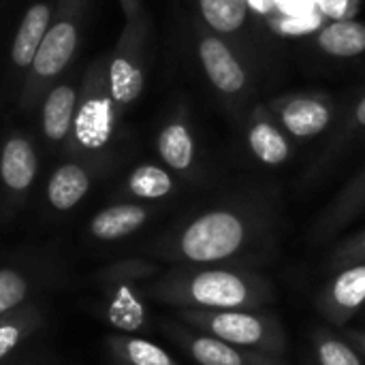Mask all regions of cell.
Segmentation results:
<instances>
[{"label":"cell","instance_id":"8fae6325","mask_svg":"<svg viewBox=\"0 0 365 365\" xmlns=\"http://www.w3.org/2000/svg\"><path fill=\"white\" fill-rule=\"evenodd\" d=\"M246 141H248L252 156L261 165H267V167H280L293 154V145L289 141L287 130L278 124V120L263 105L255 107L250 113Z\"/></svg>","mask_w":365,"mask_h":365},{"label":"cell","instance_id":"83f0119b","mask_svg":"<svg viewBox=\"0 0 365 365\" xmlns=\"http://www.w3.org/2000/svg\"><path fill=\"white\" fill-rule=\"evenodd\" d=\"M365 261V229L346 237L344 242H340L331 255L327 257V269L338 272L342 267H349L353 263H364Z\"/></svg>","mask_w":365,"mask_h":365},{"label":"cell","instance_id":"e0dca14e","mask_svg":"<svg viewBox=\"0 0 365 365\" xmlns=\"http://www.w3.org/2000/svg\"><path fill=\"white\" fill-rule=\"evenodd\" d=\"M199 11L212 32L229 36L246 26L250 4L248 0H199Z\"/></svg>","mask_w":365,"mask_h":365},{"label":"cell","instance_id":"9c48e42d","mask_svg":"<svg viewBox=\"0 0 365 365\" xmlns=\"http://www.w3.org/2000/svg\"><path fill=\"white\" fill-rule=\"evenodd\" d=\"M365 210V165L357 175L336 195V199L319 214V218L308 229V242L321 246L336 237L349 222H353Z\"/></svg>","mask_w":365,"mask_h":365},{"label":"cell","instance_id":"277c9868","mask_svg":"<svg viewBox=\"0 0 365 365\" xmlns=\"http://www.w3.org/2000/svg\"><path fill=\"white\" fill-rule=\"evenodd\" d=\"M154 278V265L143 261L120 263L107 274L105 295L107 323L122 334H137L148 327L145 287Z\"/></svg>","mask_w":365,"mask_h":365},{"label":"cell","instance_id":"4316f807","mask_svg":"<svg viewBox=\"0 0 365 365\" xmlns=\"http://www.w3.org/2000/svg\"><path fill=\"white\" fill-rule=\"evenodd\" d=\"M30 291V282L17 269H0V319L24 306Z\"/></svg>","mask_w":365,"mask_h":365},{"label":"cell","instance_id":"4fadbf2b","mask_svg":"<svg viewBox=\"0 0 365 365\" xmlns=\"http://www.w3.org/2000/svg\"><path fill=\"white\" fill-rule=\"evenodd\" d=\"M105 344L115 365H180L165 349L137 336L113 334Z\"/></svg>","mask_w":365,"mask_h":365},{"label":"cell","instance_id":"1f68e13d","mask_svg":"<svg viewBox=\"0 0 365 365\" xmlns=\"http://www.w3.org/2000/svg\"><path fill=\"white\" fill-rule=\"evenodd\" d=\"M248 4H250V9H255V11H259V13H263V15H269V11L276 6V0H248Z\"/></svg>","mask_w":365,"mask_h":365},{"label":"cell","instance_id":"7c38bea8","mask_svg":"<svg viewBox=\"0 0 365 365\" xmlns=\"http://www.w3.org/2000/svg\"><path fill=\"white\" fill-rule=\"evenodd\" d=\"M314 45L334 58L361 56L365 53V24L355 19H334L317 32Z\"/></svg>","mask_w":365,"mask_h":365},{"label":"cell","instance_id":"d6986e66","mask_svg":"<svg viewBox=\"0 0 365 365\" xmlns=\"http://www.w3.org/2000/svg\"><path fill=\"white\" fill-rule=\"evenodd\" d=\"M310 342L319 365H364L359 351L331 327H317L310 334Z\"/></svg>","mask_w":365,"mask_h":365},{"label":"cell","instance_id":"cb8c5ba5","mask_svg":"<svg viewBox=\"0 0 365 365\" xmlns=\"http://www.w3.org/2000/svg\"><path fill=\"white\" fill-rule=\"evenodd\" d=\"M128 190L139 199H163L173 192L171 175L154 165H143L135 169L128 178Z\"/></svg>","mask_w":365,"mask_h":365},{"label":"cell","instance_id":"f1b7e54d","mask_svg":"<svg viewBox=\"0 0 365 365\" xmlns=\"http://www.w3.org/2000/svg\"><path fill=\"white\" fill-rule=\"evenodd\" d=\"M276 30L284 32V34H299V32H308L312 28L319 26V15L310 13V15H297V17H282L274 21Z\"/></svg>","mask_w":365,"mask_h":365},{"label":"cell","instance_id":"44dd1931","mask_svg":"<svg viewBox=\"0 0 365 365\" xmlns=\"http://www.w3.org/2000/svg\"><path fill=\"white\" fill-rule=\"evenodd\" d=\"M111 133V107L107 101H88L77 115V137L86 148H103Z\"/></svg>","mask_w":365,"mask_h":365},{"label":"cell","instance_id":"603a6c76","mask_svg":"<svg viewBox=\"0 0 365 365\" xmlns=\"http://www.w3.org/2000/svg\"><path fill=\"white\" fill-rule=\"evenodd\" d=\"M43 325V317L36 308L21 306L15 312L0 319V361L11 355L28 336Z\"/></svg>","mask_w":365,"mask_h":365},{"label":"cell","instance_id":"6da1fadb","mask_svg":"<svg viewBox=\"0 0 365 365\" xmlns=\"http://www.w3.org/2000/svg\"><path fill=\"white\" fill-rule=\"evenodd\" d=\"M278 195L244 190L199 212L163 240L158 257L173 265L235 263L257 267L276 242Z\"/></svg>","mask_w":365,"mask_h":365},{"label":"cell","instance_id":"ffe728a7","mask_svg":"<svg viewBox=\"0 0 365 365\" xmlns=\"http://www.w3.org/2000/svg\"><path fill=\"white\" fill-rule=\"evenodd\" d=\"M47 21H49V9L45 4H34L26 17L24 24L15 36L13 43V60L21 66L34 62V56L43 43L45 30H47Z\"/></svg>","mask_w":365,"mask_h":365},{"label":"cell","instance_id":"4dcf8cb0","mask_svg":"<svg viewBox=\"0 0 365 365\" xmlns=\"http://www.w3.org/2000/svg\"><path fill=\"white\" fill-rule=\"evenodd\" d=\"M342 336L359 351L361 357H365V331H361V329H344Z\"/></svg>","mask_w":365,"mask_h":365},{"label":"cell","instance_id":"5b68a950","mask_svg":"<svg viewBox=\"0 0 365 365\" xmlns=\"http://www.w3.org/2000/svg\"><path fill=\"white\" fill-rule=\"evenodd\" d=\"M197 51L212 88L229 105H240L248 96L252 81L248 66L233 49V45L216 32H203Z\"/></svg>","mask_w":365,"mask_h":365},{"label":"cell","instance_id":"ba28073f","mask_svg":"<svg viewBox=\"0 0 365 365\" xmlns=\"http://www.w3.org/2000/svg\"><path fill=\"white\" fill-rule=\"evenodd\" d=\"M314 308L331 327L344 329L365 308V261L334 272L314 295Z\"/></svg>","mask_w":365,"mask_h":365},{"label":"cell","instance_id":"f546056e","mask_svg":"<svg viewBox=\"0 0 365 365\" xmlns=\"http://www.w3.org/2000/svg\"><path fill=\"white\" fill-rule=\"evenodd\" d=\"M319 2L323 4L325 13L336 19H349L359 6V0H319Z\"/></svg>","mask_w":365,"mask_h":365},{"label":"cell","instance_id":"2e32d148","mask_svg":"<svg viewBox=\"0 0 365 365\" xmlns=\"http://www.w3.org/2000/svg\"><path fill=\"white\" fill-rule=\"evenodd\" d=\"M158 154L160 158L180 173H192L195 169V141L184 122L167 124L158 135Z\"/></svg>","mask_w":365,"mask_h":365},{"label":"cell","instance_id":"7402d4cb","mask_svg":"<svg viewBox=\"0 0 365 365\" xmlns=\"http://www.w3.org/2000/svg\"><path fill=\"white\" fill-rule=\"evenodd\" d=\"M88 192V175L77 165H64L60 167L47 188L49 203L56 210H71L81 201V197Z\"/></svg>","mask_w":365,"mask_h":365},{"label":"cell","instance_id":"3957f363","mask_svg":"<svg viewBox=\"0 0 365 365\" xmlns=\"http://www.w3.org/2000/svg\"><path fill=\"white\" fill-rule=\"evenodd\" d=\"M175 319L240 349L284 357L289 338L280 317L267 308L257 310H195L180 308Z\"/></svg>","mask_w":365,"mask_h":365},{"label":"cell","instance_id":"7a4b0ae2","mask_svg":"<svg viewBox=\"0 0 365 365\" xmlns=\"http://www.w3.org/2000/svg\"><path fill=\"white\" fill-rule=\"evenodd\" d=\"M148 299L195 310H257L276 299L272 280L250 265H173L145 287Z\"/></svg>","mask_w":365,"mask_h":365},{"label":"cell","instance_id":"ac0fdd59","mask_svg":"<svg viewBox=\"0 0 365 365\" xmlns=\"http://www.w3.org/2000/svg\"><path fill=\"white\" fill-rule=\"evenodd\" d=\"M36 171V160L32 148L24 139H11L2 152L0 173L9 188L24 190L32 184Z\"/></svg>","mask_w":365,"mask_h":365},{"label":"cell","instance_id":"52a82bcc","mask_svg":"<svg viewBox=\"0 0 365 365\" xmlns=\"http://www.w3.org/2000/svg\"><path fill=\"white\" fill-rule=\"evenodd\" d=\"M269 113L293 139H312L323 135L336 120V103L327 94L299 92L272 98Z\"/></svg>","mask_w":365,"mask_h":365},{"label":"cell","instance_id":"5bb4252c","mask_svg":"<svg viewBox=\"0 0 365 365\" xmlns=\"http://www.w3.org/2000/svg\"><path fill=\"white\" fill-rule=\"evenodd\" d=\"M150 212L141 205H113L98 212L90 222V233L96 240L111 242L126 237L148 222Z\"/></svg>","mask_w":365,"mask_h":365},{"label":"cell","instance_id":"d4e9b609","mask_svg":"<svg viewBox=\"0 0 365 365\" xmlns=\"http://www.w3.org/2000/svg\"><path fill=\"white\" fill-rule=\"evenodd\" d=\"M73 103H75V94L66 86L56 88L49 94V98L45 103L43 120H45V133L51 139H62L66 135L71 115H73Z\"/></svg>","mask_w":365,"mask_h":365},{"label":"cell","instance_id":"9a60e30c","mask_svg":"<svg viewBox=\"0 0 365 365\" xmlns=\"http://www.w3.org/2000/svg\"><path fill=\"white\" fill-rule=\"evenodd\" d=\"M75 28L66 21L53 26L49 34L43 36V43L34 56V68L41 75H56L64 68L68 62L73 49H75Z\"/></svg>","mask_w":365,"mask_h":365},{"label":"cell","instance_id":"484cf974","mask_svg":"<svg viewBox=\"0 0 365 365\" xmlns=\"http://www.w3.org/2000/svg\"><path fill=\"white\" fill-rule=\"evenodd\" d=\"M143 90L141 71L126 58H118L111 64V94L118 103H133Z\"/></svg>","mask_w":365,"mask_h":365},{"label":"cell","instance_id":"30bf717a","mask_svg":"<svg viewBox=\"0 0 365 365\" xmlns=\"http://www.w3.org/2000/svg\"><path fill=\"white\" fill-rule=\"evenodd\" d=\"M365 139V92L353 103V107L340 118L336 130L331 133L329 141L325 143L321 156L308 167L304 182L312 184L319 178H323L336 163L338 158H342L355 143Z\"/></svg>","mask_w":365,"mask_h":365},{"label":"cell","instance_id":"8992f818","mask_svg":"<svg viewBox=\"0 0 365 365\" xmlns=\"http://www.w3.org/2000/svg\"><path fill=\"white\" fill-rule=\"evenodd\" d=\"M167 336L186 351V355L199 365H289L284 357L257 353L248 349H240L225 340H218L210 334L192 329L182 321H167L165 325Z\"/></svg>","mask_w":365,"mask_h":365}]
</instances>
